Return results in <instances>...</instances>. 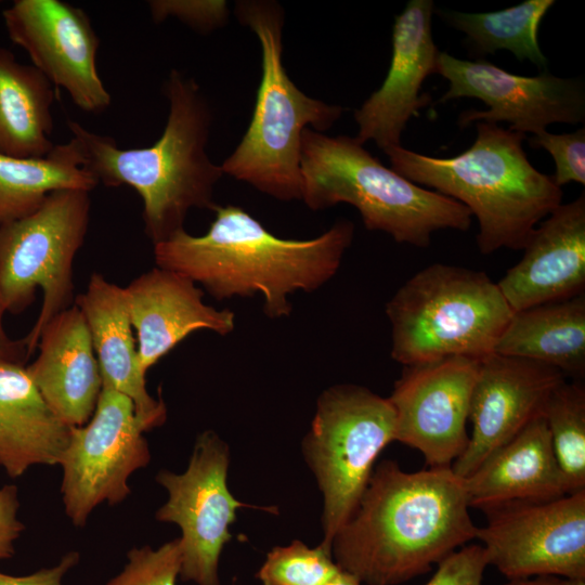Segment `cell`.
<instances>
[{
  "instance_id": "obj_37",
  "label": "cell",
  "mask_w": 585,
  "mask_h": 585,
  "mask_svg": "<svg viewBox=\"0 0 585 585\" xmlns=\"http://www.w3.org/2000/svg\"><path fill=\"white\" fill-rule=\"evenodd\" d=\"M503 585H585V580L569 578L557 575H538L533 578L509 580Z\"/></svg>"
},
{
  "instance_id": "obj_28",
  "label": "cell",
  "mask_w": 585,
  "mask_h": 585,
  "mask_svg": "<svg viewBox=\"0 0 585 585\" xmlns=\"http://www.w3.org/2000/svg\"><path fill=\"white\" fill-rule=\"evenodd\" d=\"M543 416L569 494L585 490V388L561 382L550 393Z\"/></svg>"
},
{
  "instance_id": "obj_3",
  "label": "cell",
  "mask_w": 585,
  "mask_h": 585,
  "mask_svg": "<svg viewBox=\"0 0 585 585\" xmlns=\"http://www.w3.org/2000/svg\"><path fill=\"white\" fill-rule=\"evenodd\" d=\"M162 91L169 103L167 122L160 138L147 147L120 148L114 139L68 120L83 166L96 181L138 192L144 232L153 245L184 230L191 209L213 210L214 187L224 174L207 153L212 112L199 84L172 69Z\"/></svg>"
},
{
  "instance_id": "obj_30",
  "label": "cell",
  "mask_w": 585,
  "mask_h": 585,
  "mask_svg": "<svg viewBox=\"0 0 585 585\" xmlns=\"http://www.w3.org/2000/svg\"><path fill=\"white\" fill-rule=\"evenodd\" d=\"M123 570L106 585H176L181 571L179 538L157 549L150 546L132 548L127 554Z\"/></svg>"
},
{
  "instance_id": "obj_20",
  "label": "cell",
  "mask_w": 585,
  "mask_h": 585,
  "mask_svg": "<svg viewBox=\"0 0 585 585\" xmlns=\"http://www.w3.org/2000/svg\"><path fill=\"white\" fill-rule=\"evenodd\" d=\"M37 359L26 367L35 387L70 427L89 421L103 384L87 322L74 304L56 314L41 330Z\"/></svg>"
},
{
  "instance_id": "obj_1",
  "label": "cell",
  "mask_w": 585,
  "mask_h": 585,
  "mask_svg": "<svg viewBox=\"0 0 585 585\" xmlns=\"http://www.w3.org/2000/svg\"><path fill=\"white\" fill-rule=\"evenodd\" d=\"M464 479L451 467L402 470L384 460L332 542L339 569L365 585H399L474 538Z\"/></svg>"
},
{
  "instance_id": "obj_19",
  "label": "cell",
  "mask_w": 585,
  "mask_h": 585,
  "mask_svg": "<svg viewBox=\"0 0 585 585\" xmlns=\"http://www.w3.org/2000/svg\"><path fill=\"white\" fill-rule=\"evenodd\" d=\"M123 289L145 375L193 332L208 329L226 336L235 328L233 311L206 304L203 290L177 272L155 266Z\"/></svg>"
},
{
  "instance_id": "obj_23",
  "label": "cell",
  "mask_w": 585,
  "mask_h": 585,
  "mask_svg": "<svg viewBox=\"0 0 585 585\" xmlns=\"http://www.w3.org/2000/svg\"><path fill=\"white\" fill-rule=\"evenodd\" d=\"M72 428L49 407L23 363L0 361V467L9 477L60 465Z\"/></svg>"
},
{
  "instance_id": "obj_38",
  "label": "cell",
  "mask_w": 585,
  "mask_h": 585,
  "mask_svg": "<svg viewBox=\"0 0 585 585\" xmlns=\"http://www.w3.org/2000/svg\"><path fill=\"white\" fill-rule=\"evenodd\" d=\"M327 585H362L353 574L340 569L338 574Z\"/></svg>"
},
{
  "instance_id": "obj_25",
  "label": "cell",
  "mask_w": 585,
  "mask_h": 585,
  "mask_svg": "<svg viewBox=\"0 0 585 585\" xmlns=\"http://www.w3.org/2000/svg\"><path fill=\"white\" fill-rule=\"evenodd\" d=\"M52 83L32 65L20 63L0 48V153L13 157H43L55 144Z\"/></svg>"
},
{
  "instance_id": "obj_24",
  "label": "cell",
  "mask_w": 585,
  "mask_h": 585,
  "mask_svg": "<svg viewBox=\"0 0 585 585\" xmlns=\"http://www.w3.org/2000/svg\"><path fill=\"white\" fill-rule=\"evenodd\" d=\"M493 353L543 363L564 376H583L585 295L515 312Z\"/></svg>"
},
{
  "instance_id": "obj_35",
  "label": "cell",
  "mask_w": 585,
  "mask_h": 585,
  "mask_svg": "<svg viewBox=\"0 0 585 585\" xmlns=\"http://www.w3.org/2000/svg\"><path fill=\"white\" fill-rule=\"evenodd\" d=\"M79 561V554L70 551L52 567L24 576H13L0 572V585H62L63 576Z\"/></svg>"
},
{
  "instance_id": "obj_27",
  "label": "cell",
  "mask_w": 585,
  "mask_h": 585,
  "mask_svg": "<svg viewBox=\"0 0 585 585\" xmlns=\"http://www.w3.org/2000/svg\"><path fill=\"white\" fill-rule=\"evenodd\" d=\"M554 4V0H525L493 12L440 13L447 23L467 36L469 43L480 54L508 50L517 60H529L545 70L548 62L538 43V28Z\"/></svg>"
},
{
  "instance_id": "obj_33",
  "label": "cell",
  "mask_w": 585,
  "mask_h": 585,
  "mask_svg": "<svg viewBox=\"0 0 585 585\" xmlns=\"http://www.w3.org/2000/svg\"><path fill=\"white\" fill-rule=\"evenodd\" d=\"M487 566L481 545L463 546L438 563L437 571L425 585H481Z\"/></svg>"
},
{
  "instance_id": "obj_36",
  "label": "cell",
  "mask_w": 585,
  "mask_h": 585,
  "mask_svg": "<svg viewBox=\"0 0 585 585\" xmlns=\"http://www.w3.org/2000/svg\"><path fill=\"white\" fill-rule=\"evenodd\" d=\"M5 308L0 299V361H11L22 363V355L26 354V348L22 341L12 340L3 325Z\"/></svg>"
},
{
  "instance_id": "obj_17",
  "label": "cell",
  "mask_w": 585,
  "mask_h": 585,
  "mask_svg": "<svg viewBox=\"0 0 585 585\" xmlns=\"http://www.w3.org/2000/svg\"><path fill=\"white\" fill-rule=\"evenodd\" d=\"M433 9L431 0H411L395 16L387 76L354 112L355 139L362 144L373 140L382 151L400 146L408 120L429 104V94L420 90L425 79L435 74L440 53L431 32Z\"/></svg>"
},
{
  "instance_id": "obj_32",
  "label": "cell",
  "mask_w": 585,
  "mask_h": 585,
  "mask_svg": "<svg viewBox=\"0 0 585 585\" xmlns=\"http://www.w3.org/2000/svg\"><path fill=\"white\" fill-rule=\"evenodd\" d=\"M147 3L155 23L172 16L204 34L221 27L229 16L225 1L153 0Z\"/></svg>"
},
{
  "instance_id": "obj_5",
  "label": "cell",
  "mask_w": 585,
  "mask_h": 585,
  "mask_svg": "<svg viewBox=\"0 0 585 585\" xmlns=\"http://www.w3.org/2000/svg\"><path fill=\"white\" fill-rule=\"evenodd\" d=\"M300 171L301 200L310 209L349 204L367 230L385 232L396 243L426 248L434 232H466L471 225L467 207L384 166L355 136L306 128Z\"/></svg>"
},
{
  "instance_id": "obj_4",
  "label": "cell",
  "mask_w": 585,
  "mask_h": 585,
  "mask_svg": "<svg viewBox=\"0 0 585 585\" xmlns=\"http://www.w3.org/2000/svg\"><path fill=\"white\" fill-rule=\"evenodd\" d=\"M477 138L463 153L438 158L404 148L382 151L391 169L469 209L479 222L483 255L523 249L536 226L560 204L562 190L538 171L522 147L526 135L478 121Z\"/></svg>"
},
{
  "instance_id": "obj_15",
  "label": "cell",
  "mask_w": 585,
  "mask_h": 585,
  "mask_svg": "<svg viewBox=\"0 0 585 585\" xmlns=\"http://www.w3.org/2000/svg\"><path fill=\"white\" fill-rule=\"evenodd\" d=\"M480 360L453 356L405 366L388 398L395 438L429 467H451L466 450L467 421Z\"/></svg>"
},
{
  "instance_id": "obj_2",
  "label": "cell",
  "mask_w": 585,
  "mask_h": 585,
  "mask_svg": "<svg viewBox=\"0 0 585 585\" xmlns=\"http://www.w3.org/2000/svg\"><path fill=\"white\" fill-rule=\"evenodd\" d=\"M204 235L185 230L154 245L156 266L177 272L218 301L260 294L270 318L289 316V296L312 292L330 281L354 237V224L337 220L309 239L282 238L235 205L213 209Z\"/></svg>"
},
{
  "instance_id": "obj_10",
  "label": "cell",
  "mask_w": 585,
  "mask_h": 585,
  "mask_svg": "<svg viewBox=\"0 0 585 585\" xmlns=\"http://www.w3.org/2000/svg\"><path fill=\"white\" fill-rule=\"evenodd\" d=\"M146 431L127 395L102 388L89 421L72 428L60 461L63 504L74 525L83 526L98 505L128 497L129 477L151 460Z\"/></svg>"
},
{
  "instance_id": "obj_22",
  "label": "cell",
  "mask_w": 585,
  "mask_h": 585,
  "mask_svg": "<svg viewBox=\"0 0 585 585\" xmlns=\"http://www.w3.org/2000/svg\"><path fill=\"white\" fill-rule=\"evenodd\" d=\"M470 507L481 510L509 502L549 500L569 494L546 420H531L490 453L466 478Z\"/></svg>"
},
{
  "instance_id": "obj_8",
  "label": "cell",
  "mask_w": 585,
  "mask_h": 585,
  "mask_svg": "<svg viewBox=\"0 0 585 585\" xmlns=\"http://www.w3.org/2000/svg\"><path fill=\"white\" fill-rule=\"evenodd\" d=\"M395 438L388 398L342 384L325 389L302 448L324 497L321 543L332 551L336 533L354 512L381 451Z\"/></svg>"
},
{
  "instance_id": "obj_26",
  "label": "cell",
  "mask_w": 585,
  "mask_h": 585,
  "mask_svg": "<svg viewBox=\"0 0 585 585\" xmlns=\"http://www.w3.org/2000/svg\"><path fill=\"white\" fill-rule=\"evenodd\" d=\"M98 184L84 168L81 148L73 136L43 157L0 153V225L30 214L53 192H91Z\"/></svg>"
},
{
  "instance_id": "obj_14",
  "label": "cell",
  "mask_w": 585,
  "mask_h": 585,
  "mask_svg": "<svg viewBox=\"0 0 585 585\" xmlns=\"http://www.w3.org/2000/svg\"><path fill=\"white\" fill-rule=\"evenodd\" d=\"M2 17L10 40L77 107L98 114L110 105L96 67L100 38L82 9L61 0H15Z\"/></svg>"
},
{
  "instance_id": "obj_16",
  "label": "cell",
  "mask_w": 585,
  "mask_h": 585,
  "mask_svg": "<svg viewBox=\"0 0 585 585\" xmlns=\"http://www.w3.org/2000/svg\"><path fill=\"white\" fill-rule=\"evenodd\" d=\"M566 380L559 369L531 360L491 353L480 360L469 420L472 432L451 469L468 477L497 447L543 414L555 388Z\"/></svg>"
},
{
  "instance_id": "obj_11",
  "label": "cell",
  "mask_w": 585,
  "mask_h": 585,
  "mask_svg": "<svg viewBox=\"0 0 585 585\" xmlns=\"http://www.w3.org/2000/svg\"><path fill=\"white\" fill-rule=\"evenodd\" d=\"M476 530L487 564L508 580L557 575L585 580V490L482 510Z\"/></svg>"
},
{
  "instance_id": "obj_31",
  "label": "cell",
  "mask_w": 585,
  "mask_h": 585,
  "mask_svg": "<svg viewBox=\"0 0 585 585\" xmlns=\"http://www.w3.org/2000/svg\"><path fill=\"white\" fill-rule=\"evenodd\" d=\"M533 147L545 148L555 161V183L562 185L576 182L585 184V129L554 134L546 130L530 139Z\"/></svg>"
},
{
  "instance_id": "obj_21",
  "label": "cell",
  "mask_w": 585,
  "mask_h": 585,
  "mask_svg": "<svg viewBox=\"0 0 585 585\" xmlns=\"http://www.w3.org/2000/svg\"><path fill=\"white\" fill-rule=\"evenodd\" d=\"M75 304L87 322L103 388L127 395L148 430L162 425L166 407L147 392L123 287L93 273Z\"/></svg>"
},
{
  "instance_id": "obj_34",
  "label": "cell",
  "mask_w": 585,
  "mask_h": 585,
  "mask_svg": "<svg viewBox=\"0 0 585 585\" xmlns=\"http://www.w3.org/2000/svg\"><path fill=\"white\" fill-rule=\"evenodd\" d=\"M20 507L17 487L9 484L0 487V559L14 555V542L24 530L17 518Z\"/></svg>"
},
{
  "instance_id": "obj_13",
  "label": "cell",
  "mask_w": 585,
  "mask_h": 585,
  "mask_svg": "<svg viewBox=\"0 0 585 585\" xmlns=\"http://www.w3.org/2000/svg\"><path fill=\"white\" fill-rule=\"evenodd\" d=\"M435 74L448 81L440 102L474 98L487 106L486 110L461 113L460 127L474 121H506L511 131L535 135L554 122L575 125L585 119L583 83L546 69L537 76H521L484 60H460L440 51Z\"/></svg>"
},
{
  "instance_id": "obj_9",
  "label": "cell",
  "mask_w": 585,
  "mask_h": 585,
  "mask_svg": "<svg viewBox=\"0 0 585 585\" xmlns=\"http://www.w3.org/2000/svg\"><path fill=\"white\" fill-rule=\"evenodd\" d=\"M90 192L63 190L48 195L28 216L0 225V299L6 312L20 313L42 291V306L23 339L27 358L41 330L73 300V264L84 242Z\"/></svg>"
},
{
  "instance_id": "obj_29",
  "label": "cell",
  "mask_w": 585,
  "mask_h": 585,
  "mask_svg": "<svg viewBox=\"0 0 585 585\" xmlns=\"http://www.w3.org/2000/svg\"><path fill=\"white\" fill-rule=\"evenodd\" d=\"M339 571L330 550L294 541L269 551L257 577L262 585H327Z\"/></svg>"
},
{
  "instance_id": "obj_6",
  "label": "cell",
  "mask_w": 585,
  "mask_h": 585,
  "mask_svg": "<svg viewBox=\"0 0 585 585\" xmlns=\"http://www.w3.org/2000/svg\"><path fill=\"white\" fill-rule=\"evenodd\" d=\"M237 21L261 48V79L253 113L240 142L221 166L224 174L280 200H301L300 153L306 128L323 132L343 108L307 95L283 63V6L273 0H240Z\"/></svg>"
},
{
  "instance_id": "obj_12",
  "label": "cell",
  "mask_w": 585,
  "mask_h": 585,
  "mask_svg": "<svg viewBox=\"0 0 585 585\" xmlns=\"http://www.w3.org/2000/svg\"><path fill=\"white\" fill-rule=\"evenodd\" d=\"M229 448L212 431L200 433L188 466L177 474L161 470L157 482L168 500L156 519L180 526L181 580L197 585H220L218 566L224 545L231 540L229 525L236 509L246 506L227 489Z\"/></svg>"
},
{
  "instance_id": "obj_18",
  "label": "cell",
  "mask_w": 585,
  "mask_h": 585,
  "mask_svg": "<svg viewBox=\"0 0 585 585\" xmlns=\"http://www.w3.org/2000/svg\"><path fill=\"white\" fill-rule=\"evenodd\" d=\"M521 260L497 282L514 312L585 290V196L560 204L534 230Z\"/></svg>"
},
{
  "instance_id": "obj_7",
  "label": "cell",
  "mask_w": 585,
  "mask_h": 585,
  "mask_svg": "<svg viewBox=\"0 0 585 585\" xmlns=\"http://www.w3.org/2000/svg\"><path fill=\"white\" fill-rule=\"evenodd\" d=\"M515 312L485 272L433 263L386 304L391 358L404 366L493 353Z\"/></svg>"
}]
</instances>
